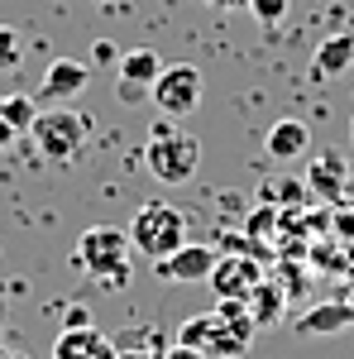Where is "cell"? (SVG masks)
<instances>
[{
  "label": "cell",
  "mask_w": 354,
  "mask_h": 359,
  "mask_svg": "<svg viewBox=\"0 0 354 359\" xmlns=\"http://www.w3.org/2000/svg\"><path fill=\"white\" fill-rule=\"evenodd\" d=\"M0 331H5V302H0Z\"/></svg>",
  "instance_id": "cell-31"
},
{
  "label": "cell",
  "mask_w": 354,
  "mask_h": 359,
  "mask_svg": "<svg viewBox=\"0 0 354 359\" xmlns=\"http://www.w3.org/2000/svg\"><path fill=\"white\" fill-rule=\"evenodd\" d=\"M350 67H354V34L350 29L321 39V48L311 57V72H316V77H340V72H350Z\"/></svg>",
  "instance_id": "cell-12"
},
{
  "label": "cell",
  "mask_w": 354,
  "mask_h": 359,
  "mask_svg": "<svg viewBox=\"0 0 354 359\" xmlns=\"http://www.w3.org/2000/svg\"><path fill=\"white\" fill-rule=\"evenodd\" d=\"M211 287H216V297H240V302H249L254 297V287L264 283V273H259V259H245V254H220L216 273L206 278Z\"/></svg>",
  "instance_id": "cell-9"
},
{
  "label": "cell",
  "mask_w": 354,
  "mask_h": 359,
  "mask_svg": "<svg viewBox=\"0 0 354 359\" xmlns=\"http://www.w3.org/2000/svg\"><path fill=\"white\" fill-rule=\"evenodd\" d=\"M245 230L254 235V240H259V235H273V230H278V211H273V201H264V206H254V211H249Z\"/></svg>",
  "instance_id": "cell-22"
},
{
  "label": "cell",
  "mask_w": 354,
  "mask_h": 359,
  "mask_svg": "<svg viewBox=\"0 0 354 359\" xmlns=\"http://www.w3.org/2000/svg\"><path fill=\"white\" fill-rule=\"evenodd\" d=\"M86 82H91V67H86L82 57H53L43 67V82L34 91V101L39 106H67L72 96L86 91Z\"/></svg>",
  "instance_id": "cell-7"
},
{
  "label": "cell",
  "mask_w": 354,
  "mask_h": 359,
  "mask_svg": "<svg viewBox=\"0 0 354 359\" xmlns=\"http://www.w3.org/2000/svg\"><path fill=\"white\" fill-rule=\"evenodd\" d=\"M77 269L91 273L101 287H110V292L130 287V273H135V245H130V230L91 225L82 240H77Z\"/></svg>",
  "instance_id": "cell-1"
},
{
  "label": "cell",
  "mask_w": 354,
  "mask_h": 359,
  "mask_svg": "<svg viewBox=\"0 0 354 359\" xmlns=\"http://www.w3.org/2000/svg\"><path fill=\"white\" fill-rule=\"evenodd\" d=\"M120 82H139L154 91V82H158V72H163V57L154 53V48H130V53H120Z\"/></svg>",
  "instance_id": "cell-15"
},
{
  "label": "cell",
  "mask_w": 354,
  "mask_h": 359,
  "mask_svg": "<svg viewBox=\"0 0 354 359\" xmlns=\"http://www.w3.org/2000/svg\"><path fill=\"white\" fill-rule=\"evenodd\" d=\"M163 359H211V355H206V350H196V345H177V340H172V345L163 350Z\"/></svg>",
  "instance_id": "cell-24"
},
{
  "label": "cell",
  "mask_w": 354,
  "mask_h": 359,
  "mask_svg": "<svg viewBox=\"0 0 354 359\" xmlns=\"http://www.w3.org/2000/svg\"><path fill=\"white\" fill-rule=\"evenodd\" d=\"M354 326V302H316L297 316V335L301 340H326Z\"/></svg>",
  "instance_id": "cell-11"
},
{
  "label": "cell",
  "mask_w": 354,
  "mask_h": 359,
  "mask_svg": "<svg viewBox=\"0 0 354 359\" xmlns=\"http://www.w3.org/2000/svg\"><path fill=\"white\" fill-rule=\"evenodd\" d=\"M62 326H91V311H86L82 302H77V306H67V316H62Z\"/></svg>",
  "instance_id": "cell-26"
},
{
  "label": "cell",
  "mask_w": 354,
  "mask_h": 359,
  "mask_svg": "<svg viewBox=\"0 0 354 359\" xmlns=\"http://www.w3.org/2000/svg\"><path fill=\"white\" fill-rule=\"evenodd\" d=\"M206 5H216V10H240V5H245L249 10V0H206Z\"/></svg>",
  "instance_id": "cell-29"
},
{
  "label": "cell",
  "mask_w": 354,
  "mask_h": 359,
  "mask_svg": "<svg viewBox=\"0 0 354 359\" xmlns=\"http://www.w3.org/2000/svg\"><path fill=\"white\" fill-rule=\"evenodd\" d=\"M20 57H25V43H20V29H15V25H0V72L20 67Z\"/></svg>",
  "instance_id": "cell-20"
},
{
  "label": "cell",
  "mask_w": 354,
  "mask_h": 359,
  "mask_svg": "<svg viewBox=\"0 0 354 359\" xmlns=\"http://www.w3.org/2000/svg\"><path fill=\"white\" fill-rule=\"evenodd\" d=\"M287 5H292V0H249V15H254L259 25H282V20H287Z\"/></svg>",
  "instance_id": "cell-21"
},
{
  "label": "cell",
  "mask_w": 354,
  "mask_h": 359,
  "mask_svg": "<svg viewBox=\"0 0 354 359\" xmlns=\"http://www.w3.org/2000/svg\"><path fill=\"white\" fill-rule=\"evenodd\" d=\"M335 221H340V235H345V240H354V216H350V211H340Z\"/></svg>",
  "instance_id": "cell-28"
},
{
  "label": "cell",
  "mask_w": 354,
  "mask_h": 359,
  "mask_svg": "<svg viewBox=\"0 0 354 359\" xmlns=\"http://www.w3.org/2000/svg\"><path fill=\"white\" fill-rule=\"evenodd\" d=\"M216 264H220V254L211 245H182L177 254L158 259L154 273L168 278V283H206V278L216 273Z\"/></svg>",
  "instance_id": "cell-8"
},
{
  "label": "cell",
  "mask_w": 354,
  "mask_h": 359,
  "mask_svg": "<svg viewBox=\"0 0 354 359\" xmlns=\"http://www.w3.org/2000/svg\"><path fill=\"white\" fill-rule=\"evenodd\" d=\"M149 101L168 115V120H182L201 106V67L196 62H163L158 82L149 91Z\"/></svg>",
  "instance_id": "cell-6"
},
{
  "label": "cell",
  "mask_w": 354,
  "mask_h": 359,
  "mask_svg": "<svg viewBox=\"0 0 354 359\" xmlns=\"http://www.w3.org/2000/svg\"><path fill=\"white\" fill-rule=\"evenodd\" d=\"M91 62H120V48H115L110 39H101V43L91 48Z\"/></svg>",
  "instance_id": "cell-25"
},
{
  "label": "cell",
  "mask_w": 354,
  "mask_h": 359,
  "mask_svg": "<svg viewBox=\"0 0 354 359\" xmlns=\"http://www.w3.org/2000/svg\"><path fill=\"white\" fill-rule=\"evenodd\" d=\"M211 311H216V326H211V340H206V355L211 359H240L254 345V335H259V321H254L249 302L220 297Z\"/></svg>",
  "instance_id": "cell-5"
},
{
  "label": "cell",
  "mask_w": 354,
  "mask_h": 359,
  "mask_svg": "<svg viewBox=\"0 0 354 359\" xmlns=\"http://www.w3.org/2000/svg\"><path fill=\"white\" fill-rule=\"evenodd\" d=\"M144 168L163 182V187H182L196 177V168H201V139L187 135V130H177L172 120H158L154 130H149V144H144Z\"/></svg>",
  "instance_id": "cell-2"
},
{
  "label": "cell",
  "mask_w": 354,
  "mask_h": 359,
  "mask_svg": "<svg viewBox=\"0 0 354 359\" xmlns=\"http://www.w3.org/2000/svg\"><path fill=\"white\" fill-rule=\"evenodd\" d=\"M0 115H5L20 135H29V130H34V120H39V101H34V96H25V91L0 96Z\"/></svg>",
  "instance_id": "cell-18"
},
{
  "label": "cell",
  "mask_w": 354,
  "mask_h": 359,
  "mask_svg": "<svg viewBox=\"0 0 354 359\" xmlns=\"http://www.w3.org/2000/svg\"><path fill=\"white\" fill-rule=\"evenodd\" d=\"M306 187H311V192H321L326 201H335L340 187H345V163H340L335 154H321L316 163L306 168Z\"/></svg>",
  "instance_id": "cell-16"
},
{
  "label": "cell",
  "mask_w": 354,
  "mask_h": 359,
  "mask_svg": "<svg viewBox=\"0 0 354 359\" xmlns=\"http://www.w3.org/2000/svg\"><path fill=\"white\" fill-rule=\"evenodd\" d=\"M91 135V120L82 111H72V106H48V111H39L34 120V149L43 154V158H53V163H67V158H77V149L86 144Z\"/></svg>",
  "instance_id": "cell-4"
},
{
  "label": "cell",
  "mask_w": 354,
  "mask_h": 359,
  "mask_svg": "<svg viewBox=\"0 0 354 359\" xmlns=\"http://www.w3.org/2000/svg\"><path fill=\"white\" fill-rule=\"evenodd\" d=\"M53 359H115V340L96 326H62L53 340Z\"/></svg>",
  "instance_id": "cell-10"
},
{
  "label": "cell",
  "mask_w": 354,
  "mask_h": 359,
  "mask_svg": "<svg viewBox=\"0 0 354 359\" xmlns=\"http://www.w3.org/2000/svg\"><path fill=\"white\" fill-rule=\"evenodd\" d=\"M282 287L278 283H259L254 287V297H249V311H254V321H259V331H268V326H278L282 321Z\"/></svg>",
  "instance_id": "cell-17"
},
{
  "label": "cell",
  "mask_w": 354,
  "mask_h": 359,
  "mask_svg": "<svg viewBox=\"0 0 354 359\" xmlns=\"http://www.w3.org/2000/svg\"><path fill=\"white\" fill-rule=\"evenodd\" d=\"M110 340H115V359H163V345H158L154 326H125Z\"/></svg>",
  "instance_id": "cell-14"
},
{
  "label": "cell",
  "mask_w": 354,
  "mask_h": 359,
  "mask_svg": "<svg viewBox=\"0 0 354 359\" xmlns=\"http://www.w3.org/2000/svg\"><path fill=\"white\" fill-rule=\"evenodd\" d=\"M264 149H268V158L278 163H287V158H301L306 149H311V130L301 125V120H278L264 139Z\"/></svg>",
  "instance_id": "cell-13"
},
{
  "label": "cell",
  "mask_w": 354,
  "mask_h": 359,
  "mask_svg": "<svg viewBox=\"0 0 354 359\" xmlns=\"http://www.w3.org/2000/svg\"><path fill=\"white\" fill-rule=\"evenodd\" d=\"M0 359H29V355H20V350H10V345H0Z\"/></svg>",
  "instance_id": "cell-30"
},
{
  "label": "cell",
  "mask_w": 354,
  "mask_h": 359,
  "mask_svg": "<svg viewBox=\"0 0 354 359\" xmlns=\"http://www.w3.org/2000/svg\"><path fill=\"white\" fill-rule=\"evenodd\" d=\"M15 139H20V130H15V125H10V120H5V115H0V149H10V144H15Z\"/></svg>",
  "instance_id": "cell-27"
},
{
  "label": "cell",
  "mask_w": 354,
  "mask_h": 359,
  "mask_svg": "<svg viewBox=\"0 0 354 359\" xmlns=\"http://www.w3.org/2000/svg\"><path fill=\"white\" fill-rule=\"evenodd\" d=\"M211 326H216V311L187 316V321L177 326V345H196V350H206V340H211Z\"/></svg>",
  "instance_id": "cell-19"
},
{
  "label": "cell",
  "mask_w": 354,
  "mask_h": 359,
  "mask_svg": "<svg viewBox=\"0 0 354 359\" xmlns=\"http://www.w3.org/2000/svg\"><path fill=\"white\" fill-rule=\"evenodd\" d=\"M115 96H120V106H130V111H135V106H144L149 86H139V82H120V77H115Z\"/></svg>",
  "instance_id": "cell-23"
},
{
  "label": "cell",
  "mask_w": 354,
  "mask_h": 359,
  "mask_svg": "<svg viewBox=\"0 0 354 359\" xmlns=\"http://www.w3.org/2000/svg\"><path fill=\"white\" fill-rule=\"evenodd\" d=\"M130 245H135L139 259L158 264V259H168V254H177L187 245V216L168 201H144L135 211V221H130Z\"/></svg>",
  "instance_id": "cell-3"
}]
</instances>
